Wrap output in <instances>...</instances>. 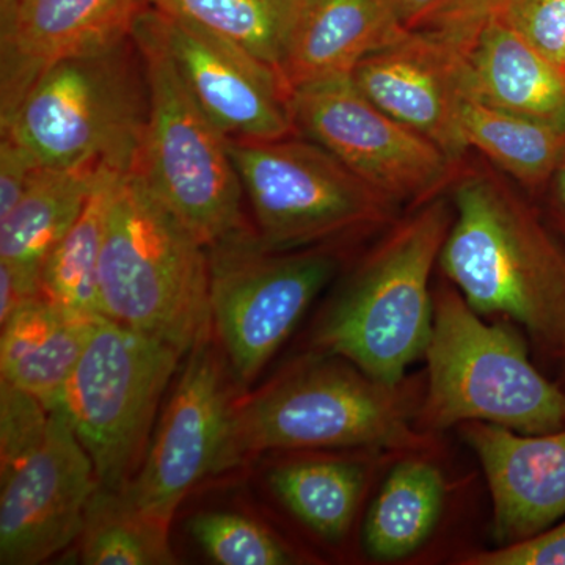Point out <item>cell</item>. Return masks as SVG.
<instances>
[{"instance_id":"obj_1","label":"cell","mask_w":565,"mask_h":565,"mask_svg":"<svg viewBox=\"0 0 565 565\" xmlns=\"http://www.w3.org/2000/svg\"><path fill=\"white\" fill-rule=\"evenodd\" d=\"M438 267L476 313L514 323L553 364L565 343V243L500 170L460 163Z\"/></svg>"},{"instance_id":"obj_2","label":"cell","mask_w":565,"mask_h":565,"mask_svg":"<svg viewBox=\"0 0 565 565\" xmlns=\"http://www.w3.org/2000/svg\"><path fill=\"white\" fill-rule=\"evenodd\" d=\"M423 393L424 374L388 385L348 360L315 353L234 404L215 473L269 451L440 449L437 435L415 427Z\"/></svg>"},{"instance_id":"obj_3","label":"cell","mask_w":565,"mask_h":565,"mask_svg":"<svg viewBox=\"0 0 565 565\" xmlns=\"http://www.w3.org/2000/svg\"><path fill=\"white\" fill-rule=\"evenodd\" d=\"M452 217L451 200L440 195L385 228L316 322L313 352L348 360L384 384L405 381L433 333L430 281Z\"/></svg>"},{"instance_id":"obj_4","label":"cell","mask_w":565,"mask_h":565,"mask_svg":"<svg viewBox=\"0 0 565 565\" xmlns=\"http://www.w3.org/2000/svg\"><path fill=\"white\" fill-rule=\"evenodd\" d=\"M415 427L427 435L463 423L522 434L565 427V390L535 367L519 327L487 322L448 280L434 288V323Z\"/></svg>"},{"instance_id":"obj_5","label":"cell","mask_w":565,"mask_h":565,"mask_svg":"<svg viewBox=\"0 0 565 565\" xmlns=\"http://www.w3.org/2000/svg\"><path fill=\"white\" fill-rule=\"evenodd\" d=\"M104 318L161 338L184 355L212 332L207 248L136 169L122 174L99 263Z\"/></svg>"},{"instance_id":"obj_6","label":"cell","mask_w":565,"mask_h":565,"mask_svg":"<svg viewBox=\"0 0 565 565\" xmlns=\"http://www.w3.org/2000/svg\"><path fill=\"white\" fill-rule=\"evenodd\" d=\"M148 84L132 36L54 63L2 128L40 167L132 170L148 120Z\"/></svg>"},{"instance_id":"obj_7","label":"cell","mask_w":565,"mask_h":565,"mask_svg":"<svg viewBox=\"0 0 565 565\" xmlns=\"http://www.w3.org/2000/svg\"><path fill=\"white\" fill-rule=\"evenodd\" d=\"M148 84V120L134 169L200 244L244 232L243 184L230 139L193 99L159 41L134 22Z\"/></svg>"},{"instance_id":"obj_8","label":"cell","mask_w":565,"mask_h":565,"mask_svg":"<svg viewBox=\"0 0 565 565\" xmlns=\"http://www.w3.org/2000/svg\"><path fill=\"white\" fill-rule=\"evenodd\" d=\"M264 247L297 250L382 233L401 206L299 134L230 140Z\"/></svg>"},{"instance_id":"obj_9","label":"cell","mask_w":565,"mask_h":565,"mask_svg":"<svg viewBox=\"0 0 565 565\" xmlns=\"http://www.w3.org/2000/svg\"><path fill=\"white\" fill-rule=\"evenodd\" d=\"M184 353L120 322L96 323L62 404L99 486L121 490L139 471L159 403Z\"/></svg>"},{"instance_id":"obj_10","label":"cell","mask_w":565,"mask_h":565,"mask_svg":"<svg viewBox=\"0 0 565 565\" xmlns=\"http://www.w3.org/2000/svg\"><path fill=\"white\" fill-rule=\"evenodd\" d=\"M212 333L241 385H250L340 270L337 245L264 247L244 230L207 248Z\"/></svg>"},{"instance_id":"obj_11","label":"cell","mask_w":565,"mask_h":565,"mask_svg":"<svg viewBox=\"0 0 565 565\" xmlns=\"http://www.w3.org/2000/svg\"><path fill=\"white\" fill-rule=\"evenodd\" d=\"M291 110L299 136L399 206L416 207L444 195L462 163L375 106L352 74L297 85Z\"/></svg>"},{"instance_id":"obj_12","label":"cell","mask_w":565,"mask_h":565,"mask_svg":"<svg viewBox=\"0 0 565 565\" xmlns=\"http://www.w3.org/2000/svg\"><path fill=\"white\" fill-rule=\"evenodd\" d=\"M212 334L189 351L143 462L121 489L143 514L169 526L193 487L215 473L236 404L232 367Z\"/></svg>"},{"instance_id":"obj_13","label":"cell","mask_w":565,"mask_h":565,"mask_svg":"<svg viewBox=\"0 0 565 565\" xmlns=\"http://www.w3.org/2000/svg\"><path fill=\"white\" fill-rule=\"evenodd\" d=\"M141 24L172 61L193 99L230 140L294 136L291 88L275 66L182 18L147 6Z\"/></svg>"},{"instance_id":"obj_14","label":"cell","mask_w":565,"mask_h":565,"mask_svg":"<svg viewBox=\"0 0 565 565\" xmlns=\"http://www.w3.org/2000/svg\"><path fill=\"white\" fill-rule=\"evenodd\" d=\"M98 487L92 457L58 404L43 444L0 479V564H41L76 542Z\"/></svg>"},{"instance_id":"obj_15","label":"cell","mask_w":565,"mask_h":565,"mask_svg":"<svg viewBox=\"0 0 565 565\" xmlns=\"http://www.w3.org/2000/svg\"><path fill=\"white\" fill-rule=\"evenodd\" d=\"M471 46L440 33L408 31L364 58L352 77L375 106L460 163L468 152L460 117L471 96Z\"/></svg>"},{"instance_id":"obj_16","label":"cell","mask_w":565,"mask_h":565,"mask_svg":"<svg viewBox=\"0 0 565 565\" xmlns=\"http://www.w3.org/2000/svg\"><path fill=\"white\" fill-rule=\"evenodd\" d=\"M147 0H0V126L54 63L131 36Z\"/></svg>"},{"instance_id":"obj_17","label":"cell","mask_w":565,"mask_h":565,"mask_svg":"<svg viewBox=\"0 0 565 565\" xmlns=\"http://www.w3.org/2000/svg\"><path fill=\"white\" fill-rule=\"evenodd\" d=\"M457 433L484 471L497 545L525 541L565 519V427L522 434L473 422Z\"/></svg>"},{"instance_id":"obj_18","label":"cell","mask_w":565,"mask_h":565,"mask_svg":"<svg viewBox=\"0 0 565 565\" xmlns=\"http://www.w3.org/2000/svg\"><path fill=\"white\" fill-rule=\"evenodd\" d=\"M438 451L401 452L386 465L363 515L362 548L371 561L411 563L433 544L452 492Z\"/></svg>"},{"instance_id":"obj_19","label":"cell","mask_w":565,"mask_h":565,"mask_svg":"<svg viewBox=\"0 0 565 565\" xmlns=\"http://www.w3.org/2000/svg\"><path fill=\"white\" fill-rule=\"evenodd\" d=\"M408 32L399 0H308L281 76L289 88L353 70Z\"/></svg>"},{"instance_id":"obj_20","label":"cell","mask_w":565,"mask_h":565,"mask_svg":"<svg viewBox=\"0 0 565 565\" xmlns=\"http://www.w3.org/2000/svg\"><path fill=\"white\" fill-rule=\"evenodd\" d=\"M267 476L286 511L327 544L351 535L364 500L379 475L401 452L356 449L353 455L303 451Z\"/></svg>"},{"instance_id":"obj_21","label":"cell","mask_w":565,"mask_h":565,"mask_svg":"<svg viewBox=\"0 0 565 565\" xmlns=\"http://www.w3.org/2000/svg\"><path fill=\"white\" fill-rule=\"evenodd\" d=\"M102 166L40 167L17 206L0 218V263L28 296H40L44 263L79 217Z\"/></svg>"},{"instance_id":"obj_22","label":"cell","mask_w":565,"mask_h":565,"mask_svg":"<svg viewBox=\"0 0 565 565\" xmlns=\"http://www.w3.org/2000/svg\"><path fill=\"white\" fill-rule=\"evenodd\" d=\"M98 322L62 310L43 294L25 300L2 323V381L32 394L50 411L57 407Z\"/></svg>"},{"instance_id":"obj_23","label":"cell","mask_w":565,"mask_h":565,"mask_svg":"<svg viewBox=\"0 0 565 565\" xmlns=\"http://www.w3.org/2000/svg\"><path fill=\"white\" fill-rule=\"evenodd\" d=\"M473 98L565 128V73L503 17L482 29L468 52Z\"/></svg>"},{"instance_id":"obj_24","label":"cell","mask_w":565,"mask_h":565,"mask_svg":"<svg viewBox=\"0 0 565 565\" xmlns=\"http://www.w3.org/2000/svg\"><path fill=\"white\" fill-rule=\"evenodd\" d=\"M126 172L107 163L99 167L84 210L41 270V294L62 310L93 322L107 319L99 299V263L111 202Z\"/></svg>"},{"instance_id":"obj_25","label":"cell","mask_w":565,"mask_h":565,"mask_svg":"<svg viewBox=\"0 0 565 565\" xmlns=\"http://www.w3.org/2000/svg\"><path fill=\"white\" fill-rule=\"evenodd\" d=\"M460 126L468 151L481 152L494 169L516 185L544 193L565 148V128L498 109L470 98Z\"/></svg>"},{"instance_id":"obj_26","label":"cell","mask_w":565,"mask_h":565,"mask_svg":"<svg viewBox=\"0 0 565 565\" xmlns=\"http://www.w3.org/2000/svg\"><path fill=\"white\" fill-rule=\"evenodd\" d=\"M308 0H147L218 33L278 71ZM281 73V71H280Z\"/></svg>"},{"instance_id":"obj_27","label":"cell","mask_w":565,"mask_h":565,"mask_svg":"<svg viewBox=\"0 0 565 565\" xmlns=\"http://www.w3.org/2000/svg\"><path fill=\"white\" fill-rule=\"evenodd\" d=\"M170 526L143 514L122 490L98 487L79 535L81 563L87 565H169L177 563Z\"/></svg>"},{"instance_id":"obj_28","label":"cell","mask_w":565,"mask_h":565,"mask_svg":"<svg viewBox=\"0 0 565 565\" xmlns=\"http://www.w3.org/2000/svg\"><path fill=\"white\" fill-rule=\"evenodd\" d=\"M200 548L221 565H291L303 557L269 527L236 512H204L189 523Z\"/></svg>"},{"instance_id":"obj_29","label":"cell","mask_w":565,"mask_h":565,"mask_svg":"<svg viewBox=\"0 0 565 565\" xmlns=\"http://www.w3.org/2000/svg\"><path fill=\"white\" fill-rule=\"evenodd\" d=\"M514 0H399L408 31L440 33L473 44L482 29Z\"/></svg>"},{"instance_id":"obj_30","label":"cell","mask_w":565,"mask_h":565,"mask_svg":"<svg viewBox=\"0 0 565 565\" xmlns=\"http://www.w3.org/2000/svg\"><path fill=\"white\" fill-rule=\"evenodd\" d=\"M51 411L32 394L0 381V479L35 451L50 427Z\"/></svg>"},{"instance_id":"obj_31","label":"cell","mask_w":565,"mask_h":565,"mask_svg":"<svg viewBox=\"0 0 565 565\" xmlns=\"http://www.w3.org/2000/svg\"><path fill=\"white\" fill-rule=\"evenodd\" d=\"M503 18L534 50L563 70L565 0H514Z\"/></svg>"},{"instance_id":"obj_32","label":"cell","mask_w":565,"mask_h":565,"mask_svg":"<svg viewBox=\"0 0 565 565\" xmlns=\"http://www.w3.org/2000/svg\"><path fill=\"white\" fill-rule=\"evenodd\" d=\"M456 559L460 565H565V519L525 541L471 550Z\"/></svg>"},{"instance_id":"obj_33","label":"cell","mask_w":565,"mask_h":565,"mask_svg":"<svg viewBox=\"0 0 565 565\" xmlns=\"http://www.w3.org/2000/svg\"><path fill=\"white\" fill-rule=\"evenodd\" d=\"M36 169H40V166L31 152L11 137L2 136L0 140V218L6 217L20 202Z\"/></svg>"},{"instance_id":"obj_34","label":"cell","mask_w":565,"mask_h":565,"mask_svg":"<svg viewBox=\"0 0 565 565\" xmlns=\"http://www.w3.org/2000/svg\"><path fill=\"white\" fill-rule=\"evenodd\" d=\"M544 193L546 207L542 212L552 228L563 237L565 243V148L561 161L557 163L556 172Z\"/></svg>"},{"instance_id":"obj_35","label":"cell","mask_w":565,"mask_h":565,"mask_svg":"<svg viewBox=\"0 0 565 565\" xmlns=\"http://www.w3.org/2000/svg\"><path fill=\"white\" fill-rule=\"evenodd\" d=\"M553 364H555L557 367L556 382L565 390V343L563 344V348H561V351L557 352L555 362H553Z\"/></svg>"},{"instance_id":"obj_36","label":"cell","mask_w":565,"mask_h":565,"mask_svg":"<svg viewBox=\"0 0 565 565\" xmlns=\"http://www.w3.org/2000/svg\"><path fill=\"white\" fill-rule=\"evenodd\" d=\"M563 71H564V73H565V62H564V65H563Z\"/></svg>"}]
</instances>
